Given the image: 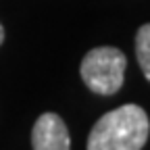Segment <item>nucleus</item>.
<instances>
[{
  "mask_svg": "<svg viewBox=\"0 0 150 150\" xmlns=\"http://www.w3.org/2000/svg\"><path fill=\"white\" fill-rule=\"evenodd\" d=\"M150 134L146 110L123 104L102 115L88 136V150H142Z\"/></svg>",
  "mask_w": 150,
  "mask_h": 150,
  "instance_id": "nucleus-1",
  "label": "nucleus"
},
{
  "mask_svg": "<svg viewBox=\"0 0 150 150\" xmlns=\"http://www.w3.org/2000/svg\"><path fill=\"white\" fill-rule=\"evenodd\" d=\"M125 67L127 59L119 48L112 46H100L92 48L81 61L79 73L83 83L100 94V96H110L117 94L125 79Z\"/></svg>",
  "mask_w": 150,
  "mask_h": 150,
  "instance_id": "nucleus-2",
  "label": "nucleus"
},
{
  "mask_svg": "<svg viewBox=\"0 0 150 150\" xmlns=\"http://www.w3.org/2000/svg\"><path fill=\"white\" fill-rule=\"evenodd\" d=\"M33 150H71V138L65 121L56 112H44L31 129Z\"/></svg>",
  "mask_w": 150,
  "mask_h": 150,
  "instance_id": "nucleus-3",
  "label": "nucleus"
},
{
  "mask_svg": "<svg viewBox=\"0 0 150 150\" xmlns=\"http://www.w3.org/2000/svg\"><path fill=\"white\" fill-rule=\"evenodd\" d=\"M136 56L142 67L144 77L150 81V23L142 25L136 35Z\"/></svg>",
  "mask_w": 150,
  "mask_h": 150,
  "instance_id": "nucleus-4",
  "label": "nucleus"
},
{
  "mask_svg": "<svg viewBox=\"0 0 150 150\" xmlns=\"http://www.w3.org/2000/svg\"><path fill=\"white\" fill-rule=\"evenodd\" d=\"M4 42V29H2V25H0V44Z\"/></svg>",
  "mask_w": 150,
  "mask_h": 150,
  "instance_id": "nucleus-5",
  "label": "nucleus"
}]
</instances>
